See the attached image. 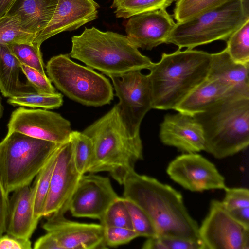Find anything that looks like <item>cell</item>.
I'll return each mask as SVG.
<instances>
[{
  "label": "cell",
  "instance_id": "1",
  "mask_svg": "<svg viewBox=\"0 0 249 249\" xmlns=\"http://www.w3.org/2000/svg\"><path fill=\"white\" fill-rule=\"evenodd\" d=\"M122 185L123 197L132 201L146 212L157 235L201 241L199 226L188 212L180 192L153 177L139 174L134 169L125 174Z\"/></svg>",
  "mask_w": 249,
  "mask_h": 249
},
{
  "label": "cell",
  "instance_id": "2",
  "mask_svg": "<svg viewBox=\"0 0 249 249\" xmlns=\"http://www.w3.org/2000/svg\"><path fill=\"white\" fill-rule=\"evenodd\" d=\"M212 53L193 49L163 53L148 68L152 108L175 109L208 75Z\"/></svg>",
  "mask_w": 249,
  "mask_h": 249
},
{
  "label": "cell",
  "instance_id": "3",
  "mask_svg": "<svg viewBox=\"0 0 249 249\" xmlns=\"http://www.w3.org/2000/svg\"><path fill=\"white\" fill-rule=\"evenodd\" d=\"M82 132L90 138L94 147L89 173L108 172L122 184L125 174L143 159L141 137L129 134L116 105Z\"/></svg>",
  "mask_w": 249,
  "mask_h": 249
},
{
  "label": "cell",
  "instance_id": "4",
  "mask_svg": "<svg viewBox=\"0 0 249 249\" xmlns=\"http://www.w3.org/2000/svg\"><path fill=\"white\" fill-rule=\"evenodd\" d=\"M204 133V151L217 159L232 156L249 144V97L227 96L193 115Z\"/></svg>",
  "mask_w": 249,
  "mask_h": 249
},
{
  "label": "cell",
  "instance_id": "5",
  "mask_svg": "<svg viewBox=\"0 0 249 249\" xmlns=\"http://www.w3.org/2000/svg\"><path fill=\"white\" fill-rule=\"evenodd\" d=\"M69 55L108 76L134 69H148L153 62L142 55L127 36L95 27L85 28L71 38Z\"/></svg>",
  "mask_w": 249,
  "mask_h": 249
},
{
  "label": "cell",
  "instance_id": "6",
  "mask_svg": "<svg viewBox=\"0 0 249 249\" xmlns=\"http://www.w3.org/2000/svg\"><path fill=\"white\" fill-rule=\"evenodd\" d=\"M61 144L7 132L0 142V178L6 192L29 185Z\"/></svg>",
  "mask_w": 249,
  "mask_h": 249
},
{
  "label": "cell",
  "instance_id": "7",
  "mask_svg": "<svg viewBox=\"0 0 249 249\" xmlns=\"http://www.w3.org/2000/svg\"><path fill=\"white\" fill-rule=\"evenodd\" d=\"M241 0H231L186 21L177 22L165 43L193 48L216 40L226 41L246 20Z\"/></svg>",
  "mask_w": 249,
  "mask_h": 249
},
{
  "label": "cell",
  "instance_id": "8",
  "mask_svg": "<svg viewBox=\"0 0 249 249\" xmlns=\"http://www.w3.org/2000/svg\"><path fill=\"white\" fill-rule=\"evenodd\" d=\"M46 68L51 81L71 100L99 107L109 104L113 99V88L108 79L93 69L72 61L68 54L52 57Z\"/></svg>",
  "mask_w": 249,
  "mask_h": 249
},
{
  "label": "cell",
  "instance_id": "9",
  "mask_svg": "<svg viewBox=\"0 0 249 249\" xmlns=\"http://www.w3.org/2000/svg\"><path fill=\"white\" fill-rule=\"evenodd\" d=\"M141 69L110 75L115 94L119 99L116 104L120 117L129 134L140 135L141 124L147 112L152 108L151 85L148 75Z\"/></svg>",
  "mask_w": 249,
  "mask_h": 249
},
{
  "label": "cell",
  "instance_id": "10",
  "mask_svg": "<svg viewBox=\"0 0 249 249\" xmlns=\"http://www.w3.org/2000/svg\"><path fill=\"white\" fill-rule=\"evenodd\" d=\"M199 235L205 249H249V228L234 219L218 200H211Z\"/></svg>",
  "mask_w": 249,
  "mask_h": 249
},
{
  "label": "cell",
  "instance_id": "11",
  "mask_svg": "<svg viewBox=\"0 0 249 249\" xmlns=\"http://www.w3.org/2000/svg\"><path fill=\"white\" fill-rule=\"evenodd\" d=\"M73 151L72 133L71 138L59 147L43 216L64 215L69 211L71 197L82 176L75 167Z\"/></svg>",
  "mask_w": 249,
  "mask_h": 249
},
{
  "label": "cell",
  "instance_id": "12",
  "mask_svg": "<svg viewBox=\"0 0 249 249\" xmlns=\"http://www.w3.org/2000/svg\"><path fill=\"white\" fill-rule=\"evenodd\" d=\"M8 133L18 132L27 136L61 144L71 137L70 122L60 114L42 109L20 107L11 114Z\"/></svg>",
  "mask_w": 249,
  "mask_h": 249
},
{
  "label": "cell",
  "instance_id": "13",
  "mask_svg": "<svg viewBox=\"0 0 249 249\" xmlns=\"http://www.w3.org/2000/svg\"><path fill=\"white\" fill-rule=\"evenodd\" d=\"M166 172L169 177L182 187L192 192L224 189V177L216 166L196 153H185L168 164Z\"/></svg>",
  "mask_w": 249,
  "mask_h": 249
},
{
  "label": "cell",
  "instance_id": "14",
  "mask_svg": "<svg viewBox=\"0 0 249 249\" xmlns=\"http://www.w3.org/2000/svg\"><path fill=\"white\" fill-rule=\"evenodd\" d=\"M119 197L108 177L93 173L84 174L71 197L69 211L75 217L100 221L107 208Z\"/></svg>",
  "mask_w": 249,
  "mask_h": 249
},
{
  "label": "cell",
  "instance_id": "15",
  "mask_svg": "<svg viewBox=\"0 0 249 249\" xmlns=\"http://www.w3.org/2000/svg\"><path fill=\"white\" fill-rule=\"evenodd\" d=\"M42 228L55 237L62 249L107 248L100 224L79 223L67 219L64 215H52Z\"/></svg>",
  "mask_w": 249,
  "mask_h": 249
},
{
  "label": "cell",
  "instance_id": "16",
  "mask_svg": "<svg viewBox=\"0 0 249 249\" xmlns=\"http://www.w3.org/2000/svg\"><path fill=\"white\" fill-rule=\"evenodd\" d=\"M175 25L166 9H161L130 17L125 27L126 36L136 47L151 50L165 43Z\"/></svg>",
  "mask_w": 249,
  "mask_h": 249
},
{
  "label": "cell",
  "instance_id": "17",
  "mask_svg": "<svg viewBox=\"0 0 249 249\" xmlns=\"http://www.w3.org/2000/svg\"><path fill=\"white\" fill-rule=\"evenodd\" d=\"M99 7L93 0H58L51 20L37 35L34 43L40 46L57 34L76 30L96 19Z\"/></svg>",
  "mask_w": 249,
  "mask_h": 249
},
{
  "label": "cell",
  "instance_id": "18",
  "mask_svg": "<svg viewBox=\"0 0 249 249\" xmlns=\"http://www.w3.org/2000/svg\"><path fill=\"white\" fill-rule=\"evenodd\" d=\"M160 138L165 145L184 153L204 150L205 139L200 124L190 115L178 112L167 114L160 124Z\"/></svg>",
  "mask_w": 249,
  "mask_h": 249
},
{
  "label": "cell",
  "instance_id": "19",
  "mask_svg": "<svg viewBox=\"0 0 249 249\" xmlns=\"http://www.w3.org/2000/svg\"><path fill=\"white\" fill-rule=\"evenodd\" d=\"M39 220L34 212L32 187L27 185L14 191L9 202L7 234L30 239Z\"/></svg>",
  "mask_w": 249,
  "mask_h": 249
},
{
  "label": "cell",
  "instance_id": "20",
  "mask_svg": "<svg viewBox=\"0 0 249 249\" xmlns=\"http://www.w3.org/2000/svg\"><path fill=\"white\" fill-rule=\"evenodd\" d=\"M249 64L234 61L226 48L212 53L207 78L218 81L236 93L249 96Z\"/></svg>",
  "mask_w": 249,
  "mask_h": 249
},
{
  "label": "cell",
  "instance_id": "21",
  "mask_svg": "<svg viewBox=\"0 0 249 249\" xmlns=\"http://www.w3.org/2000/svg\"><path fill=\"white\" fill-rule=\"evenodd\" d=\"M58 0H16L6 14L16 17L21 26L37 35L51 20Z\"/></svg>",
  "mask_w": 249,
  "mask_h": 249
},
{
  "label": "cell",
  "instance_id": "22",
  "mask_svg": "<svg viewBox=\"0 0 249 249\" xmlns=\"http://www.w3.org/2000/svg\"><path fill=\"white\" fill-rule=\"evenodd\" d=\"M233 95L240 94L217 80L207 78L195 88L175 110L193 116L218 101Z\"/></svg>",
  "mask_w": 249,
  "mask_h": 249
},
{
  "label": "cell",
  "instance_id": "23",
  "mask_svg": "<svg viewBox=\"0 0 249 249\" xmlns=\"http://www.w3.org/2000/svg\"><path fill=\"white\" fill-rule=\"evenodd\" d=\"M20 63L8 46L0 44V90L5 97H12L35 92L28 83L19 78Z\"/></svg>",
  "mask_w": 249,
  "mask_h": 249
},
{
  "label": "cell",
  "instance_id": "24",
  "mask_svg": "<svg viewBox=\"0 0 249 249\" xmlns=\"http://www.w3.org/2000/svg\"><path fill=\"white\" fill-rule=\"evenodd\" d=\"M60 146L53 152L45 165L36 175L32 187L34 212L35 216L39 219L43 216L44 207L50 188L51 176L55 164Z\"/></svg>",
  "mask_w": 249,
  "mask_h": 249
},
{
  "label": "cell",
  "instance_id": "25",
  "mask_svg": "<svg viewBox=\"0 0 249 249\" xmlns=\"http://www.w3.org/2000/svg\"><path fill=\"white\" fill-rule=\"evenodd\" d=\"M116 18H128L143 12L166 9L178 0H112Z\"/></svg>",
  "mask_w": 249,
  "mask_h": 249
},
{
  "label": "cell",
  "instance_id": "26",
  "mask_svg": "<svg viewBox=\"0 0 249 249\" xmlns=\"http://www.w3.org/2000/svg\"><path fill=\"white\" fill-rule=\"evenodd\" d=\"M36 35L24 29L15 16L0 18V44H34Z\"/></svg>",
  "mask_w": 249,
  "mask_h": 249
},
{
  "label": "cell",
  "instance_id": "27",
  "mask_svg": "<svg viewBox=\"0 0 249 249\" xmlns=\"http://www.w3.org/2000/svg\"><path fill=\"white\" fill-rule=\"evenodd\" d=\"M73 160L75 167L82 175L89 173L94 157L91 140L82 132L73 131Z\"/></svg>",
  "mask_w": 249,
  "mask_h": 249
},
{
  "label": "cell",
  "instance_id": "28",
  "mask_svg": "<svg viewBox=\"0 0 249 249\" xmlns=\"http://www.w3.org/2000/svg\"><path fill=\"white\" fill-rule=\"evenodd\" d=\"M231 0H178L173 16L177 22L188 20Z\"/></svg>",
  "mask_w": 249,
  "mask_h": 249
},
{
  "label": "cell",
  "instance_id": "29",
  "mask_svg": "<svg viewBox=\"0 0 249 249\" xmlns=\"http://www.w3.org/2000/svg\"><path fill=\"white\" fill-rule=\"evenodd\" d=\"M226 49L231 58L241 64H249V19L226 40Z\"/></svg>",
  "mask_w": 249,
  "mask_h": 249
},
{
  "label": "cell",
  "instance_id": "30",
  "mask_svg": "<svg viewBox=\"0 0 249 249\" xmlns=\"http://www.w3.org/2000/svg\"><path fill=\"white\" fill-rule=\"evenodd\" d=\"M7 103L13 106L52 109L60 107L63 100V96L60 93L47 94L35 91L9 98Z\"/></svg>",
  "mask_w": 249,
  "mask_h": 249
},
{
  "label": "cell",
  "instance_id": "31",
  "mask_svg": "<svg viewBox=\"0 0 249 249\" xmlns=\"http://www.w3.org/2000/svg\"><path fill=\"white\" fill-rule=\"evenodd\" d=\"M143 249H205L200 241L171 235H157L147 238Z\"/></svg>",
  "mask_w": 249,
  "mask_h": 249
},
{
  "label": "cell",
  "instance_id": "32",
  "mask_svg": "<svg viewBox=\"0 0 249 249\" xmlns=\"http://www.w3.org/2000/svg\"><path fill=\"white\" fill-rule=\"evenodd\" d=\"M100 222L103 228L119 227L133 229L130 216L123 197H119L109 205Z\"/></svg>",
  "mask_w": 249,
  "mask_h": 249
},
{
  "label": "cell",
  "instance_id": "33",
  "mask_svg": "<svg viewBox=\"0 0 249 249\" xmlns=\"http://www.w3.org/2000/svg\"><path fill=\"white\" fill-rule=\"evenodd\" d=\"M20 64L36 70L46 75L40 46L35 44H17L8 46Z\"/></svg>",
  "mask_w": 249,
  "mask_h": 249
},
{
  "label": "cell",
  "instance_id": "34",
  "mask_svg": "<svg viewBox=\"0 0 249 249\" xmlns=\"http://www.w3.org/2000/svg\"><path fill=\"white\" fill-rule=\"evenodd\" d=\"M124 198L130 216L133 229L139 237L147 238L157 235L155 226L146 212L132 201Z\"/></svg>",
  "mask_w": 249,
  "mask_h": 249
},
{
  "label": "cell",
  "instance_id": "35",
  "mask_svg": "<svg viewBox=\"0 0 249 249\" xmlns=\"http://www.w3.org/2000/svg\"><path fill=\"white\" fill-rule=\"evenodd\" d=\"M21 71L28 80V83L38 93L53 94L56 93L52 82L46 75L32 68L20 64Z\"/></svg>",
  "mask_w": 249,
  "mask_h": 249
},
{
  "label": "cell",
  "instance_id": "36",
  "mask_svg": "<svg viewBox=\"0 0 249 249\" xmlns=\"http://www.w3.org/2000/svg\"><path fill=\"white\" fill-rule=\"evenodd\" d=\"M138 237L133 229L119 227L104 228V242L107 248L127 244Z\"/></svg>",
  "mask_w": 249,
  "mask_h": 249
},
{
  "label": "cell",
  "instance_id": "37",
  "mask_svg": "<svg viewBox=\"0 0 249 249\" xmlns=\"http://www.w3.org/2000/svg\"><path fill=\"white\" fill-rule=\"evenodd\" d=\"M224 190L225 196L221 202L228 211L249 207V190L248 188L226 187Z\"/></svg>",
  "mask_w": 249,
  "mask_h": 249
},
{
  "label": "cell",
  "instance_id": "38",
  "mask_svg": "<svg viewBox=\"0 0 249 249\" xmlns=\"http://www.w3.org/2000/svg\"><path fill=\"white\" fill-rule=\"evenodd\" d=\"M8 195L0 178V236L6 231L10 202Z\"/></svg>",
  "mask_w": 249,
  "mask_h": 249
},
{
  "label": "cell",
  "instance_id": "39",
  "mask_svg": "<svg viewBox=\"0 0 249 249\" xmlns=\"http://www.w3.org/2000/svg\"><path fill=\"white\" fill-rule=\"evenodd\" d=\"M30 239L18 238L8 234L0 236V249H31Z\"/></svg>",
  "mask_w": 249,
  "mask_h": 249
},
{
  "label": "cell",
  "instance_id": "40",
  "mask_svg": "<svg viewBox=\"0 0 249 249\" xmlns=\"http://www.w3.org/2000/svg\"><path fill=\"white\" fill-rule=\"evenodd\" d=\"M34 249H62L55 237L50 232L38 238L34 243Z\"/></svg>",
  "mask_w": 249,
  "mask_h": 249
},
{
  "label": "cell",
  "instance_id": "41",
  "mask_svg": "<svg viewBox=\"0 0 249 249\" xmlns=\"http://www.w3.org/2000/svg\"><path fill=\"white\" fill-rule=\"evenodd\" d=\"M228 212L237 222L249 228V207L240 208Z\"/></svg>",
  "mask_w": 249,
  "mask_h": 249
},
{
  "label": "cell",
  "instance_id": "42",
  "mask_svg": "<svg viewBox=\"0 0 249 249\" xmlns=\"http://www.w3.org/2000/svg\"><path fill=\"white\" fill-rule=\"evenodd\" d=\"M16 0H0V18L5 15Z\"/></svg>",
  "mask_w": 249,
  "mask_h": 249
},
{
  "label": "cell",
  "instance_id": "43",
  "mask_svg": "<svg viewBox=\"0 0 249 249\" xmlns=\"http://www.w3.org/2000/svg\"><path fill=\"white\" fill-rule=\"evenodd\" d=\"M245 12L249 15V0H241Z\"/></svg>",
  "mask_w": 249,
  "mask_h": 249
},
{
  "label": "cell",
  "instance_id": "44",
  "mask_svg": "<svg viewBox=\"0 0 249 249\" xmlns=\"http://www.w3.org/2000/svg\"><path fill=\"white\" fill-rule=\"evenodd\" d=\"M4 112V107L1 103V97L0 96V120Z\"/></svg>",
  "mask_w": 249,
  "mask_h": 249
}]
</instances>
